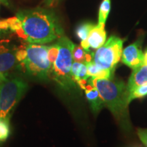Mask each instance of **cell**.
I'll use <instances>...</instances> for the list:
<instances>
[{"label": "cell", "instance_id": "21", "mask_svg": "<svg viewBox=\"0 0 147 147\" xmlns=\"http://www.w3.org/2000/svg\"><path fill=\"white\" fill-rule=\"evenodd\" d=\"M8 29H10V27H9L8 20H0V35L3 33H5Z\"/></svg>", "mask_w": 147, "mask_h": 147}, {"label": "cell", "instance_id": "12", "mask_svg": "<svg viewBox=\"0 0 147 147\" xmlns=\"http://www.w3.org/2000/svg\"><path fill=\"white\" fill-rule=\"evenodd\" d=\"M87 67V75L90 78L99 79H112L114 71L110 69H102L96 65L93 61L86 64Z\"/></svg>", "mask_w": 147, "mask_h": 147}, {"label": "cell", "instance_id": "25", "mask_svg": "<svg viewBox=\"0 0 147 147\" xmlns=\"http://www.w3.org/2000/svg\"><path fill=\"white\" fill-rule=\"evenodd\" d=\"M6 74H2V73H0V82H1V80H3V78H4L5 75Z\"/></svg>", "mask_w": 147, "mask_h": 147}, {"label": "cell", "instance_id": "14", "mask_svg": "<svg viewBox=\"0 0 147 147\" xmlns=\"http://www.w3.org/2000/svg\"><path fill=\"white\" fill-rule=\"evenodd\" d=\"M71 75L76 83L87 80L89 78L87 75V67L86 64L73 61L71 67Z\"/></svg>", "mask_w": 147, "mask_h": 147}, {"label": "cell", "instance_id": "18", "mask_svg": "<svg viewBox=\"0 0 147 147\" xmlns=\"http://www.w3.org/2000/svg\"><path fill=\"white\" fill-rule=\"evenodd\" d=\"M146 95H147V84L140 86L129 93V102L130 103L134 99L141 98Z\"/></svg>", "mask_w": 147, "mask_h": 147}, {"label": "cell", "instance_id": "10", "mask_svg": "<svg viewBox=\"0 0 147 147\" xmlns=\"http://www.w3.org/2000/svg\"><path fill=\"white\" fill-rule=\"evenodd\" d=\"M144 84H147V64L145 63L133 69V72L127 84L128 93L136 88Z\"/></svg>", "mask_w": 147, "mask_h": 147}, {"label": "cell", "instance_id": "7", "mask_svg": "<svg viewBox=\"0 0 147 147\" xmlns=\"http://www.w3.org/2000/svg\"><path fill=\"white\" fill-rule=\"evenodd\" d=\"M18 48L8 40H0V73L7 74L18 64L16 58Z\"/></svg>", "mask_w": 147, "mask_h": 147}, {"label": "cell", "instance_id": "22", "mask_svg": "<svg viewBox=\"0 0 147 147\" xmlns=\"http://www.w3.org/2000/svg\"><path fill=\"white\" fill-rule=\"evenodd\" d=\"M57 1L58 0H45L43 3L46 5V6H52V5H54Z\"/></svg>", "mask_w": 147, "mask_h": 147}, {"label": "cell", "instance_id": "17", "mask_svg": "<svg viewBox=\"0 0 147 147\" xmlns=\"http://www.w3.org/2000/svg\"><path fill=\"white\" fill-rule=\"evenodd\" d=\"M10 132L8 119H0V142H4L8 139Z\"/></svg>", "mask_w": 147, "mask_h": 147}, {"label": "cell", "instance_id": "4", "mask_svg": "<svg viewBox=\"0 0 147 147\" xmlns=\"http://www.w3.org/2000/svg\"><path fill=\"white\" fill-rule=\"evenodd\" d=\"M25 80L5 74L0 82V119H10V114L27 89Z\"/></svg>", "mask_w": 147, "mask_h": 147}, {"label": "cell", "instance_id": "1", "mask_svg": "<svg viewBox=\"0 0 147 147\" xmlns=\"http://www.w3.org/2000/svg\"><path fill=\"white\" fill-rule=\"evenodd\" d=\"M16 16L22 24L19 38L29 44L50 43L63 36V29L52 11L38 7L19 11Z\"/></svg>", "mask_w": 147, "mask_h": 147}, {"label": "cell", "instance_id": "13", "mask_svg": "<svg viewBox=\"0 0 147 147\" xmlns=\"http://www.w3.org/2000/svg\"><path fill=\"white\" fill-rule=\"evenodd\" d=\"M94 53L91 51H86L81 46L74 45L72 51L73 61L75 62H79L87 64L93 61Z\"/></svg>", "mask_w": 147, "mask_h": 147}, {"label": "cell", "instance_id": "9", "mask_svg": "<svg viewBox=\"0 0 147 147\" xmlns=\"http://www.w3.org/2000/svg\"><path fill=\"white\" fill-rule=\"evenodd\" d=\"M106 40L105 25L97 24L91 29L87 39L80 42V46L86 51H90V49L97 50L104 45L106 42Z\"/></svg>", "mask_w": 147, "mask_h": 147}, {"label": "cell", "instance_id": "15", "mask_svg": "<svg viewBox=\"0 0 147 147\" xmlns=\"http://www.w3.org/2000/svg\"><path fill=\"white\" fill-rule=\"evenodd\" d=\"M111 8V0H103L99 9L98 24L105 25Z\"/></svg>", "mask_w": 147, "mask_h": 147}, {"label": "cell", "instance_id": "11", "mask_svg": "<svg viewBox=\"0 0 147 147\" xmlns=\"http://www.w3.org/2000/svg\"><path fill=\"white\" fill-rule=\"evenodd\" d=\"M83 89L85 91L86 97L90 103L92 110L95 113L100 111L104 107V104L96 88L92 85L89 80Z\"/></svg>", "mask_w": 147, "mask_h": 147}, {"label": "cell", "instance_id": "5", "mask_svg": "<svg viewBox=\"0 0 147 147\" xmlns=\"http://www.w3.org/2000/svg\"><path fill=\"white\" fill-rule=\"evenodd\" d=\"M25 57L20 65L31 76L41 79L50 77L52 65L48 57V46L28 44L25 46Z\"/></svg>", "mask_w": 147, "mask_h": 147}, {"label": "cell", "instance_id": "23", "mask_svg": "<svg viewBox=\"0 0 147 147\" xmlns=\"http://www.w3.org/2000/svg\"><path fill=\"white\" fill-rule=\"evenodd\" d=\"M0 1H1L3 4L6 5V6H9V5H10V3L8 2V0H0Z\"/></svg>", "mask_w": 147, "mask_h": 147}, {"label": "cell", "instance_id": "8", "mask_svg": "<svg viewBox=\"0 0 147 147\" xmlns=\"http://www.w3.org/2000/svg\"><path fill=\"white\" fill-rule=\"evenodd\" d=\"M121 61L132 69L144 63V54L141 49L140 40L129 45L123 50Z\"/></svg>", "mask_w": 147, "mask_h": 147}, {"label": "cell", "instance_id": "19", "mask_svg": "<svg viewBox=\"0 0 147 147\" xmlns=\"http://www.w3.org/2000/svg\"><path fill=\"white\" fill-rule=\"evenodd\" d=\"M59 53V46L57 44H55L52 46H49V50H48V57H49V59L50 61L51 65L53 66V64L56 60L57 57Z\"/></svg>", "mask_w": 147, "mask_h": 147}, {"label": "cell", "instance_id": "3", "mask_svg": "<svg viewBox=\"0 0 147 147\" xmlns=\"http://www.w3.org/2000/svg\"><path fill=\"white\" fill-rule=\"evenodd\" d=\"M57 44L59 46V53L53 64L50 76L64 89H71L75 87L76 83L71 75V67L74 61L72 51L75 45L65 36L61 37Z\"/></svg>", "mask_w": 147, "mask_h": 147}, {"label": "cell", "instance_id": "2", "mask_svg": "<svg viewBox=\"0 0 147 147\" xmlns=\"http://www.w3.org/2000/svg\"><path fill=\"white\" fill-rule=\"evenodd\" d=\"M92 85L96 88L105 106L109 108L114 117L124 129H130L128 113L129 93L127 85L122 81L112 79L89 78Z\"/></svg>", "mask_w": 147, "mask_h": 147}, {"label": "cell", "instance_id": "16", "mask_svg": "<svg viewBox=\"0 0 147 147\" xmlns=\"http://www.w3.org/2000/svg\"><path fill=\"white\" fill-rule=\"evenodd\" d=\"M94 27L95 25H93L91 23H84L81 24L76 29V34L77 37L80 40L81 42L84 41V40L87 39L90 32Z\"/></svg>", "mask_w": 147, "mask_h": 147}, {"label": "cell", "instance_id": "24", "mask_svg": "<svg viewBox=\"0 0 147 147\" xmlns=\"http://www.w3.org/2000/svg\"><path fill=\"white\" fill-rule=\"evenodd\" d=\"M144 63L147 64V49L144 53Z\"/></svg>", "mask_w": 147, "mask_h": 147}, {"label": "cell", "instance_id": "20", "mask_svg": "<svg viewBox=\"0 0 147 147\" xmlns=\"http://www.w3.org/2000/svg\"><path fill=\"white\" fill-rule=\"evenodd\" d=\"M137 134L140 140L147 147V129H138Z\"/></svg>", "mask_w": 147, "mask_h": 147}, {"label": "cell", "instance_id": "6", "mask_svg": "<svg viewBox=\"0 0 147 147\" xmlns=\"http://www.w3.org/2000/svg\"><path fill=\"white\" fill-rule=\"evenodd\" d=\"M124 40L112 36L93 55V61L102 69L115 71L117 64L121 59Z\"/></svg>", "mask_w": 147, "mask_h": 147}]
</instances>
